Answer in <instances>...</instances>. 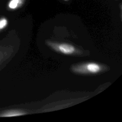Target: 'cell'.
<instances>
[{"instance_id": "1", "label": "cell", "mask_w": 122, "mask_h": 122, "mask_svg": "<svg viewBox=\"0 0 122 122\" xmlns=\"http://www.w3.org/2000/svg\"><path fill=\"white\" fill-rule=\"evenodd\" d=\"M101 66L95 62H88L73 66L72 70L79 73H96L100 71Z\"/></svg>"}, {"instance_id": "2", "label": "cell", "mask_w": 122, "mask_h": 122, "mask_svg": "<svg viewBox=\"0 0 122 122\" xmlns=\"http://www.w3.org/2000/svg\"><path fill=\"white\" fill-rule=\"evenodd\" d=\"M46 43L54 50L64 54H72L76 51L73 45L66 43H57L49 41H47Z\"/></svg>"}, {"instance_id": "3", "label": "cell", "mask_w": 122, "mask_h": 122, "mask_svg": "<svg viewBox=\"0 0 122 122\" xmlns=\"http://www.w3.org/2000/svg\"><path fill=\"white\" fill-rule=\"evenodd\" d=\"M24 113L20 111H11L4 112V113L1 115V116L3 117H11V116H15L23 115Z\"/></svg>"}, {"instance_id": "4", "label": "cell", "mask_w": 122, "mask_h": 122, "mask_svg": "<svg viewBox=\"0 0 122 122\" xmlns=\"http://www.w3.org/2000/svg\"><path fill=\"white\" fill-rule=\"evenodd\" d=\"M20 0H11L9 3V7L11 9L16 8L19 3Z\"/></svg>"}, {"instance_id": "5", "label": "cell", "mask_w": 122, "mask_h": 122, "mask_svg": "<svg viewBox=\"0 0 122 122\" xmlns=\"http://www.w3.org/2000/svg\"><path fill=\"white\" fill-rule=\"evenodd\" d=\"M8 24V20L6 18L0 19V30L5 28Z\"/></svg>"}]
</instances>
